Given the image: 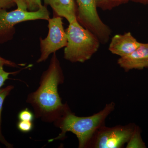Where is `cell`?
<instances>
[{"instance_id":"cell-1","label":"cell","mask_w":148,"mask_h":148,"mask_svg":"<svg viewBox=\"0 0 148 148\" xmlns=\"http://www.w3.org/2000/svg\"><path fill=\"white\" fill-rule=\"evenodd\" d=\"M64 80L63 71L55 52L48 68L42 74L39 87L28 97V101L34 108L37 116L46 121H57L69 108L62 103L58 93V86Z\"/></svg>"},{"instance_id":"cell-2","label":"cell","mask_w":148,"mask_h":148,"mask_svg":"<svg viewBox=\"0 0 148 148\" xmlns=\"http://www.w3.org/2000/svg\"><path fill=\"white\" fill-rule=\"evenodd\" d=\"M114 102L106 104L103 110L89 116H77L68 109L57 120L61 132L56 138L49 140H61L67 132H71L76 136L79 148H88L90 140L100 127L105 125L106 119L114 110Z\"/></svg>"},{"instance_id":"cell-3","label":"cell","mask_w":148,"mask_h":148,"mask_svg":"<svg viewBox=\"0 0 148 148\" xmlns=\"http://www.w3.org/2000/svg\"><path fill=\"white\" fill-rule=\"evenodd\" d=\"M66 32L67 44L64 58L66 60L72 63H84L98 51L101 42L99 39L77 20L69 24Z\"/></svg>"},{"instance_id":"cell-4","label":"cell","mask_w":148,"mask_h":148,"mask_svg":"<svg viewBox=\"0 0 148 148\" xmlns=\"http://www.w3.org/2000/svg\"><path fill=\"white\" fill-rule=\"evenodd\" d=\"M50 13L45 5L38 10L29 11L17 8L10 12L0 9V44L11 40L15 33L14 26L24 21L38 19L48 20Z\"/></svg>"},{"instance_id":"cell-5","label":"cell","mask_w":148,"mask_h":148,"mask_svg":"<svg viewBox=\"0 0 148 148\" xmlns=\"http://www.w3.org/2000/svg\"><path fill=\"white\" fill-rule=\"evenodd\" d=\"M78 8L77 19L83 27L97 37L100 42H108L110 29L101 20L97 11L95 0H76Z\"/></svg>"},{"instance_id":"cell-6","label":"cell","mask_w":148,"mask_h":148,"mask_svg":"<svg viewBox=\"0 0 148 148\" xmlns=\"http://www.w3.org/2000/svg\"><path fill=\"white\" fill-rule=\"evenodd\" d=\"M136 125L107 127L104 125L97 130L88 148H121L127 144L135 130Z\"/></svg>"},{"instance_id":"cell-7","label":"cell","mask_w":148,"mask_h":148,"mask_svg":"<svg viewBox=\"0 0 148 148\" xmlns=\"http://www.w3.org/2000/svg\"><path fill=\"white\" fill-rule=\"evenodd\" d=\"M48 21V34L45 39L40 38L41 55L37 63L45 61L51 53L65 47L67 44V37L64 29L62 17L54 16Z\"/></svg>"},{"instance_id":"cell-8","label":"cell","mask_w":148,"mask_h":148,"mask_svg":"<svg viewBox=\"0 0 148 148\" xmlns=\"http://www.w3.org/2000/svg\"><path fill=\"white\" fill-rule=\"evenodd\" d=\"M117 63L125 71L148 68V42L141 43L140 46L132 53L120 57Z\"/></svg>"},{"instance_id":"cell-9","label":"cell","mask_w":148,"mask_h":148,"mask_svg":"<svg viewBox=\"0 0 148 148\" xmlns=\"http://www.w3.org/2000/svg\"><path fill=\"white\" fill-rule=\"evenodd\" d=\"M130 32L114 36L111 40L109 49L113 54L124 57L132 53L141 45Z\"/></svg>"},{"instance_id":"cell-10","label":"cell","mask_w":148,"mask_h":148,"mask_svg":"<svg viewBox=\"0 0 148 148\" xmlns=\"http://www.w3.org/2000/svg\"><path fill=\"white\" fill-rule=\"evenodd\" d=\"M44 1L45 5L50 6L56 15L66 18L69 24L77 20L75 0H44Z\"/></svg>"},{"instance_id":"cell-11","label":"cell","mask_w":148,"mask_h":148,"mask_svg":"<svg viewBox=\"0 0 148 148\" xmlns=\"http://www.w3.org/2000/svg\"><path fill=\"white\" fill-rule=\"evenodd\" d=\"M129 1L140 3V0H95L97 8L104 10H111Z\"/></svg>"},{"instance_id":"cell-12","label":"cell","mask_w":148,"mask_h":148,"mask_svg":"<svg viewBox=\"0 0 148 148\" xmlns=\"http://www.w3.org/2000/svg\"><path fill=\"white\" fill-rule=\"evenodd\" d=\"M145 143L143 142L141 135V130L139 126L136 125L132 136L127 143V148H146Z\"/></svg>"},{"instance_id":"cell-13","label":"cell","mask_w":148,"mask_h":148,"mask_svg":"<svg viewBox=\"0 0 148 148\" xmlns=\"http://www.w3.org/2000/svg\"><path fill=\"white\" fill-rule=\"evenodd\" d=\"M13 88V86H10L5 88L0 89V124H1V113L2 110L3 103L5 99L8 95L9 93H10ZM1 138V130H0V139Z\"/></svg>"},{"instance_id":"cell-14","label":"cell","mask_w":148,"mask_h":148,"mask_svg":"<svg viewBox=\"0 0 148 148\" xmlns=\"http://www.w3.org/2000/svg\"><path fill=\"white\" fill-rule=\"evenodd\" d=\"M18 129L22 132H27L32 130L33 124L32 121H20L17 125Z\"/></svg>"},{"instance_id":"cell-15","label":"cell","mask_w":148,"mask_h":148,"mask_svg":"<svg viewBox=\"0 0 148 148\" xmlns=\"http://www.w3.org/2000/svg\"><path fill=\"white\" fill-rule=\"evenodd\" d=\"M18 118L20 121H32L34 119V115L31 111L26 109L19 113Z\"/></svg>"},{"instance_id":"cell-16","label":"cell","mask_w":148,"mask_h":148,"mask_svg":"<svg viewBox=\"0 0 148 148\" xmlns=\"http://www.w3.org/2000/svg\"><path fill=\"white\" fill-rule=\"evenodd\" d=\"M3 66V65L0 64V88L1 86H2L5 82L7 79H8V77L10 75L16 73V72L9 73V72L5 71L4 70Z\"/></svg>"},{"instance_id":"cell-17","label":"cell","mask_w":148,"mask_h":148,"mask_svg":"<svg viewBox=\"0 0 148 148\" xmlns=\"http://www.w3.org/2000/svg\"><path fill=\"white\" fill-rule=\"evenodd\" d=\"M41 0H29L28 10L29 11H36L42 6Z\"/></svg>"},{"instance_id":"cell-18","label":"cell","mask_w":148,"mask_h":148,"mask_svg":"<svg viewBox=\"0 0 148 148\" xmlns=\"http://www.w3.org/2000/svg\"><path fill=\"white\" fill-rule=\"evenodd\" d=\"M16 4L17 8L24 10H28L29 0H13Z\"/></svg>"},{"instance_id":"cell-19","label":"cell","mask_w":148,"mask_h":148,"mask_svg":"<svg viewBox=\"0 0 148 148\" xmlns=\"http://www.w3.org/2000/svg\"><path fill=\"white\" fill-rule=\"evenodd\" d=\"M13 3V0H0V9L9 7Z\"/></svg>"},{"instance_id":"cell-20","label":"cell","mask_w":148,"mask_h":148,"mask_svg":"<svg viewBox=\"0 0 148 148\" xmlns=\"http://www.w3.org/2000/svg\"><path fill=\"white\" fill-rule=\"evenodd\" d=\"M0 64L3 65H8L12 66V67H17V65L15 63L13 62H11V61H8V60H6L4 58H2L1 56H0Z\"/></svg>"},{"instance_id":"cell-21","label":"cell","mask_w":148,"mask_h":148,"mask_svg":"<svg viewBox=\"0 0 148 148\" xmlns=\"http://www.w3.org/2000/svg\"><path fill=\"white\" fill-rule=\"evenodd\" d=\"M140 3L144 4H148V0H140Z\"/></svg>"}]
</instances>
